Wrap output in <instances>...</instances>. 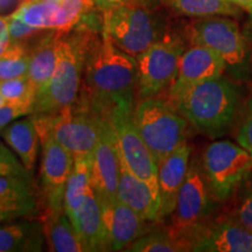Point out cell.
<instances>
[{
  "mask_svg": "<svg viewBox=\"0 0 252 252\" xmlns=\"http://www.w3.org/2000/svg\"><path fill=\"white\" fill-rule=\"evenodd\" d=\"M137 87V59L117 48L102 31L84 64L82 103L108 119L122 110L133 111Z\"/></svg>",
  "mask_w": 252,
  "mask_h": 252,
  "instance_id": "obj_1",
  "label": "cell"
},
{
  "mask_svg": "<svg viewBox=\"0 0 252 252\" xmlns=\"http://www.w3.org/2000/svg\"><path fill=\"white\" fill-rule=\"evenodd\" d=\"M90 15L83 18L70 36H61L56 46V65L52 76L35 93L33 113H54L77 102L87 56L102 39ZM103 23V21H102Z\"/></svg>",
  "mask_w": 252,
  "mask_h": 252,
  "instance_id": "obj_2",
  "label": "cell"
},
{
  "mask_svg": "<svg viewBox=\"0 0 252 252\" xmlns=\"http://www.w3.org/2000/svg\"><path fill=\"white\" fill-rule=\"evenodd\" d=\"M171 103L197 131L215 137L236 118L239 90L222 75L195 84Z\"/></svg>",
  "mask_w": 252,
  "mask_h": 252,
  "instance_id": "obj_3",
  "label": "cell"
},
{
  "mask_svg": "<svg viewBox=\"0 0 252 252\" xmlns=\"http://www.w3.org/2000/svg\"><path fill=\"white\" fill-rule=\"evenodd\" d=\"M77 103V102H76ZM54 113H34L40 140L52 135L74 158L93 156L98 144L104 118L83 103Z\"/></svg>",
  "mask_w": 252,
  "mask_h": 252,
  "instance_id": "obj_4",
  "label": "cell"
},
{
  "mask_svg": "<svg viewBox=\"0 0 252 252\" xmlns=\"http://www.w3.org/2000/svg\"><path fill=\"white\" fill-rule=\"evenodd\" d=\"M103 33L135 59L165 35L159 18L145 0H126L103 12Z\"/></svg>",
  "mask_w": 252,
  "mask_h": 252,
  "instance_id": "obj_5",
  "label": "cell"
},
{
  "mask_svg": "<svg viewBox=\"0 0 252 252\" xmlns=\"http://www.w3.org/2000/svg\"><path fill=\"white\" fill-rule=\"evenodd\" d=\"M133 122L158 166L186 141L188 122L171 102L141 98L134 106Z\"/></svg>",
  "mask_w": 252,
  "mask_h": 252,
  "instance_id": "obj_6",
  "label": "cell"
},
{
  "mask_svg": "<svg viewBox=\"0 0 252 252\" xmlns=\"http://www.w3.org/2000/svg\"><path fill=\"white\" fill-rule=\"evenodd\" d=\"M202 165L217 201L234 195L252 172V157L238 143L214 141L204 150Z\"/></svg>",
  "mask_w": 252,
  "mask_h": 252,
  "instance_id": "obj_7",
  "label": "cell"
},
{
  "mask_svg": "<svg viewBox=\"0 0 252 252\" xmlns=\"http://www.w3.org/2000/svg\"><path fill=\"white\" fill-rule=\"evenodd\" d=\"M185 50L184 40L180 36L165 34L138 56V93L140 98L156 97L167 87H171Z\"/></svg>",
  "mask_w": 252,
  "mask_h": 252,
  "instance_id": "obj_8",
  "label": "cell"
},
{
  "mask_svg": "<svg viewBox=\"0 0 252 252\" xmlns=\"http://www.w3.org/2000/svg\"><path fill=\"white\" fill-rule=\"evenodd\" d=\"M191 45L208 47L217 53L226 68L241 69L247 62L248 48L238 24L224 15L200 18L186 28Z\"/></svg>",
  "mask_w": 252,
  "mask_h": 252,
  "instance_id": "obj_9",
  "label": "cell"
},
{
  "mask_svg": "<svg viewBox=\"0 0 252 252\" xmlns=\"http://www.w3.org/2000/svg\"><path fill=\"white\" fill-rule=\"evenodd\" d=\"M133 111H117L106 121L112 126L123 168L147 182L159 193V166L135 127Z\"/></svg>",
  "mask_w": 252,
  "mask_h": 252,
  "instance_id": "obj_10",
  "label": "cell"
},
{
  "mask_svg": "<svg viewBox=\"0 0 252 252\" xmlns=\"http://www.w3.org/2000/svg\"><path fill=\"white\" fill-rule=\"evenodd\" d=\"M215 200L202 160H190L172 214L173 231L181 235L204 222L213 212Z\"/></svg>",
  "mask_w": 252,
  "mask_h": 252,
  "instance_id": "obj_11",
  "label": "cell"
},
{
  "mask_svg": "<svg viewBox=\"0 0 252 252\" xmlns=\"http://www.w3.org/2000/svg\"><path fill=\"white\" fill-rule=\"evenodd\" d=\"M188 251L196 252H252V231L232 219L219 220L194 226L178 235Z\"/></svg>",
  "mask_w": 252,
  "mask_h": 252,
  "instance_id": "obj_12",
  "label": "cell"
},
{
  "mask_svg": "<svg viewBox=\"0 0 252 252\" xmlns=\"http://www.w3.org/2000/svg\"><path fill=\"white\" fill-rule=\"evenodd\" d=\"M41 186L45 197L46 209L62 212L65 187L74 166V157L52 135L41 139Z\"/></svg>",
  "mask_w": 252,
  "mask_h": 252,
  "instance_id": "obj_13",
  "label": "cell"
},
{
  "mask_svg": "<svg viewBox=\"0 0 252 252\" xmlns=\"http://www.w3.org/2000/svg\"><path fill=\"white\" fill-rule=\"evenodd\" d=\"M122 165L112 126L104 118L102 133L93 156L91 180L98 201L118 198V182Z\"/></svg>",
  "mask_w": 252,
  "mask_h": 252,
  "instance_id": "obj_14",
  "label": "cell"
},
{
  "mask_svg": "<svg viewBox=\"0 0 252 252\" xmlns=\"http://www.w3.org/2000/svg\"><path fill=\"white\" fill-rule=\"evenodd\" d=\"M225 69V62L214 50L201 45H191L180 58L178 74L169 87V102L195 84L222 76Z\"/></svg>",
  "mask_w": 252,
  "mask_h": 252,
  "instance_id": "obj_15",
  "label": "cell"
},
{
  "mask_svg": "<svg viewBox=\"0 0 252 252\" xmlns=\"http://www.w3.org/2000/svg\"><path fill=\"white\" fill-rule=\"evenodd\" d=\"M108 251H121L146 234V220L119 198L98 201Z\"/></svg>",
  "mask_w": 252,
  "mask_h": 252,
  "instance_id": "obj_16",
  "label": "cell"
},
{
  "mask_svg": "<svg viewBox=\"0 0 252 252\" xmlns=\"http://www.w3.org/2000/svg\"><path fill=\"white\" fill-rule=\"evenodd\" d=\"M86 251H108L102 220V210L94 188L80 200L64 208Z\"/></svg>",
  "mask_w": 252,
  "mask_h": 252,
  "instance_id": "obj_17",
  "label": "cell"
},
{
  "mask_svg": "<svg viewBox=\"0 0 252 252\" xmlns=\"http://www.w3.org/2000/svg\"><path fill=\"white\" fill-rule=\"evenodd\" d=\"M190 152V146L185 141L159 165L160 220L174 212L179 190L187 175Z\"/></svg>",
  "mask_w": 252,
  "mask_h": 252,
  "instance_id": "obj_18",
  "label": "cell"
},
{
  "mask_svg": "<svg viewBox=\"0 0 252 252\" xmlns=\"http://www.w3.org/2000/svg\"><path fill=\"white\" fill-rule=\"evenodd\" d=\"M39 212L33 179L0 175V214L6 220L33 217Z\"/></svg>",
  "mask_w": 252,
  "mask_h": 252,
  "instance_id": "obj_19",
  "label": "cell"
},
{
  "mask_svg": "<svg viewBox=\"0 0 252 252\" xmlns=\"http://www.w3.org/2000/svg\"><path fill=\"white\" fill-rule=\"evenodd\" d=\"M118 198L147 222L160 220V195L151 186L122 167Z\"/></svg>",
  "mask_w": 252,
  "mask_h": 252,
  "instance_id": "obj_20",
  "label": "cell"
},
{
  "mask_svg": "<svg viewBox=\"0 0 252 252\" xmlns=\"http://www.w3.org/2000/svg\"><path fill=\"white\" fill-rule=\"evenodd\" d=\"M61 36L56 30L46 33L27 47L30 53V67L27 76L35 91L52 76L56 65V46Z\"/></svg>",
  "mask_w": 252,
  "mask_h": 252,
  "instance_id": "obj_21",
  "label": "cell"
},
{
  "mask_svg": "<svg viewBox=\"0 0 252 252\" xmlns=\"http://www.w3.org/2000/svg\"><path fill=\"white\" fill-rule=\"evenodd\" d=\"M42 228L47 243L52 251H86L76 234V230L64 210L54 212V210L46 209L42 217Z\"/></svg>",
  "mask_w": 252,
  "mask_h": 252,
  "instance_id": "obj_22",
  "label": "cell"
},
{
  "mask_svg": "<svg viewBox=\"0 0 252 252\" xmlns=\"http://www.w3.org/2000/svg\"><path fill=\"white\" fill-rule=\"evenodd\" d=\"M0 134L32 173L35 165L40 141V135L33 117L15 122L7 127L1 128Z\"/></svg>",
  "mask_w": 252,
  "mask_h": 252,
  "instance_id": "obj_23",
  "label": "cell"
},
{
  "mask_svg": "<svg viewBox=\"0 0 252 252\" xmlns=\"http://www.w3.org/2000/svg\"><path fill=\"white\" fill-rule=\"evenodd\" d=\"M43 239V228L39 222L0 226V252L41 251Z\"/></svg>",
  "mask_w": 252,
  "mask_h": 252,
  "instance_id": "obj_24",
  "label": "cell"
},
{
  "mask_svg": "<svg viewBox=\"0 0 252 252\" xmlns=\"http://www.w3.org/2000/svg\"><path fill=\"white\" fill-rule=\"evenodd\" d=\"M160 4L182 15L206 18L213 15L236 17L241 12L238 6L228 0H158Z\"/></svg>",
  "mask_w": 252,
  "mask_h": 252,
  "instance_id": "obj_25",
  "label": "cell"
},
{
  "mask_svg": "<svg viewBox=\"0 0 252 252\" xmlns=\"http://www.w3.org/2000/svg\"><path fill=\"white\" fill-rule=\"evenodd\" d=\"M13 15L32 27L41 30H58L60 25V5L54 2L30 0Z\"/></svg>",
  "mask_w": 252,
  "mask_h": 252,
  "instance_id": "obj_26",
  "label": "cell"
},
{
  "mask_svg": "<svg viewBox=\"0 0 252 252\" xmlns=\"http://www.w3.org/2000/svg\"><path fill=\"white\" fill-rule=\"evenodd\" d=\"M93 156L74 158V166L65 187L63 208L71 206L72 203L80 200L90 188H93V180H91Z\"/></svg>",
  "mask_w": 252,
  "mask_h": 252,
  "instance_id": "obj_27",
  "label": "cell"
},
{
  "mask_svg": "<svg viewBox=\"0 0 252 252\" xmlns=\"http://www.w3.org/2000/svg\"><path fill=\"white\" fill-rule=\"evenodd\" d=\"M126 250L132 252H180L188 251V248L171 229L168 231H154L140 236Z\"/></svg>",
  "mask_w": 252,
  "mask_h": 252,
  "instance_id": "obj_28",
  "label": "cell"
},
{
  "mask_svg": "<svg viewBox=\"0 0 252 252\" xmlns=\"http://www.w3.org/2000/svg\"><path fill=\"white\" fill-rule=\"evenodd\" d=\"M30 67V53L26 46L11 43L0 56V81L27 76Z\"/></svg>",
  "mask_w": 252,
  "mask_h": 252,
  "instance_id": "obj_29",
  "label": "cell"
},
{
  "mask_svg": "<svg viewBox=\"0 0 252 252\" xmlns=\"http://www.w3.org/2000/svg\"><path fill=\"white\" fill-rule=\"evenodd\" d=\"M94 0H62L60 4V25L56 31L67 35L86 15L93 13Z\"/></svg>",
  "mask_w": 252,
  "mask_h": 252,
  "instance_id": "obj_30",
  "label": "cell"
},
{
  "mask_svg": "<svg viewBox=\"0 0 252 252\" xmlns=\"http://www.w3.org/2000/svg\"><path fill=\"white\" fill-rule=\"evenodd\" d=\"M35 88L28 76L0 81V94L7 102H27L34 104Z\"/></svg>",
  "mask_w": 252,
  "mask_h": 252,
  "instance_id": "obj_31",
  "label": "cell"
},
{
  "mask_svg": "<svg viewBox=\"0 0 252 252\" xmlns=\"http://www.w3.org/2000/svg\"><path fill=\"white\" fill-rule=\"evenodd\" d=\"M6 19H7L11 43H20V45L28 47L31 43H33L37 37H40L43 33H46V32L48 31L41 30V28L36 27H32L13 14L8 15V17H6Z\"/></svg>",
  "mask_w": 252,
  "mask_h": 252,
  "instance_id": "obj_32",
  "label": "cell"
},
{
  "mask_svg": "<svg viewBox=\"0 0 252 252\" xmlns=\"http://www.w3.org/2000/svg\"><path fill=\"white\" fill-rule=\"evenodd\" d=\"M0 175L23 176V178L33 179L32 173L15 158L4 144L0 143Z\"/></svg>",
  "mask_w": 252,
  "mask_h": 252,
  "instance_id": "obj_33",
  "label": "cell"
},
{
  "mask_svg": "<svg viewBox=\"0 0 252 252\" xmlns=\"http://www.w3.org/2000/svg\"><path fill=\"white\" fill-rule=\"evenodd\" d=\"M236 139L252 157V94L245 105L243 118H242L237 133H236Z\"/></svg>",
  "mask_w": 252,
  "mask_h": 252,
  "instance_id": "obj_34",
  "label": "cell"
},
{
  "mask_svg": "<svg viewBox=\"0 0 252 252\" xmlns=\"http://www.w3.org/2000/svg\"><path fill=\"white\" fill-rule=\"evenodd\" d=\"M34 112L33 104L27 102H6L0 106V130L4 128L9 122L18 117L32 115Z\"/></svg>",
  "mask_w": 252,
  "mask_h": 252,
  "instance_id": "obj_35",
  "label": "cell"
},
{
  "mask_svg": "<svg viewBox=\"0 0 252 252\" xmlns=\"http://www.w3.org/2000/svg\"><path fill=\"white\" fill-rule=\"evenodd\" d=\"M234 219L239 224L252 231V185L238 202Z\"/></svg>",
  "mask_w": 252,
  "mask_h": 252,
  "instance_id": "obj_36",
  "label": "cell"
},
{
  "mask_svg": "<svg viewBox=\"0 0 252 252\" xmlns=\"http://www.w3.org/2000/svg\"><path fill=\"white\" fill-rule=\"evenodd\" d=\"M27 1L30 0H0V15L1 17L12 15Z\"/></svg>",
  "mask_w": 252,
  "mask_h": 252,
  "instance_id": "obj_37",
  "label": "cell"
},
{
  "mask_svg": "<svg viewBox=\"0 0 252 252\" xmlns=\"http://www.w3.org/2000/svg\"><path fill=\"white\" fill-rule=\"evenodd\" d=\"M11 45V37H9L7 19L0 15V56L7 50Z\"/></svg>",
  "mask_w": 252,
  "mask_h": 252,
  "instance_id": "obj_38",
  "label": "cell"
},
{
  "mask_svg": "<svg viewBox=\"0 0 252 252\" xmlns=\"http://www.w3.org/2000/svg\"><path fill=\"white\" fill-rule=\"evenodd\" d=\"M126 1V0H94V4L102 12L109 11L116 6H118L122 2Z\"/></svg>",
  "mask_w": 252,
  "mask_h": 252,
  "instance_id": "obj_39",
  "label": "cell"
},
{
  "mask_svg": "<svg viewBox=\"0 0 252 252\" xmlns=\"http://www.w3.org/2000/svg\"><path fill=\"white\" fill-rule=\"evenodd\" d=\"M228 1L232 2V4L238 6L239 8L245 9L248 13L252 11V0H228Z\"/></svg>",
  "mask_w": 252,
  "mask_h": 252,
  "instance_id": "obj_40",
  "label": "cell"
},
{
  "mask_svg": "<svg viewBox=\"0 0 252 252\" xmlns=\"http://www.w3.org/2000/svg\"><path fill=\"white\" fill-rule=\"evenodd\" d=\"M40 1H47V2H54V4H61L62 0H40Z\"/></svg>",
  "mask_w": 252,
  "mask_h": 252,
  "instance_id": "obj_41",
  "label": "cell"
},
{
  "mask_svg": "<svg viewBox=\"0 0 252 252\" xmlns=\"http://www.w3.org/2000/svg\"><path fill=\"white\" fill-rule=\"evenodd\" d=\"M6 102H7V100H6V99L4 98V97H2L1 94H0V106H2V105H4V104H5Z\"/></svg>",
  "mask_w": 252,
  "mask_h": 252,
  "instance_id": "obj_42",
  "label": "cell"
},
{
  "mask_svg": "<svg viewBox=\"0 0 252 252\" xmlns=\"http://www.w3.org/2000/svg\"><path fill=\"white\" fill-rule=\"evenodd\" d=\"M6 219H5V217L4 216H2L1 215V214H0V222H2V220H5Z\"/></svg>",
  "mask_w": 252,
  "mask_h": 252,
  "instance_id": "obj_43",
  "label": "cell"
},
{
  "mask_svg": "<svg viewBox=\"0 0 252 252\" xmlns=\"http://www.w3.org/2000/svg\"><path fill=\"white\" fill-rule=\"evenodd\" d=\"M249 14H250V15H251V18H252V11H251V12H250V13H249Z\"/></svg>",
  "mask_w": 252,
  "mask_h": 252,
  "instance_id": "obj_44",
  "label": "cell"
}]
</instances>
